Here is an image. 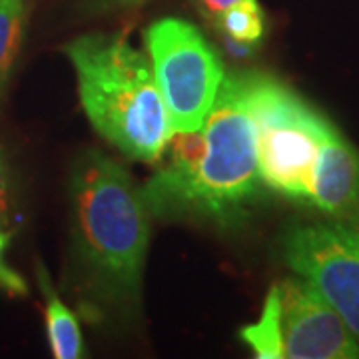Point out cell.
Listing matches in <instances>:
<instances>
[{
	"label": "cell",
	"mask_w": 359,
	"mask_h": 359,
	"mask_svg": "<svg viewBox=\"0 0 359 359\" xmlns=\"http://www.w3.org/2000/svg\"><path fill=\"white\" fill-rule=\"evenodd\" d=\"M70 214L78 308L92 321L132 320L152 224L144 194L118 162L88 150L72 166Z\"/></svg>",
	"instance_id": "1"
},
{
	"label": "cell",
	"mask_w": 359,
	"mask_h": 359,
	"mask_svg": "<svg viewBox=\"0 0 359 359\" xmlns=\"http://www.w3.org/2000/svg\"><path fill=\"white\" fill-rule=\"evenodd\" d=\"M62 52L92 128L132 160L158 164L172 128L146 54L124 34H86Z\"/></svg>",
	"instance_id": "2"
},
{
	"label": "cell",
	"mask_w": 359,
	"mask_h": 359,
	"mask_svg": "<svg viewBox=\"0 0 359 359\" xmlns=\"http://www.w3.org/2000/svg\"><path fill=\"white\" fill-rule=\"evenodd\" d=\"M205 154L200 162L192 208L219 224L244 218L259 190L256 130L248 108L245 74L224 78L204 122Z\"/></svg>",
	"instance_id": "3"
},
{
	"label": "cell",
	"mask_w": 359,
	"mask_h": 359,
	"mask_svg": "<svg viewBox=\"0 0 359 359\" xmlns=\"http://www.w3.org/2000/svg\"><path fill=\"white\" fill-rule=\"evenodd\" d=\"M245 94L262 184L290 200L309 202L313 166L332 122L268 74H245Z\"/></svg>",
	"instance_id": "4"
},
{
	"label": "cell",
	"mask_w": 359,
	"mask_h": 359,
	"mask_svg": "<svg viewBox=\"0 0 359 359\" xmlns=\"http://www.w3.org/2000/svg\"><path fill=\"white\" fill-rule=\"evenodd\" d=\"M144 44L172 132L204 128L226 68L198 26L182 18H160L146 28Z\"/></svg>",
	"instance_id": "5"
},
{
	"label": "cell",
	"mask_w": 359,
	"mask_h": 359,
	"mask_svg": "<svg viewBox=\"0 0 359 359\" xmlns=\"http://www.w3.org/2000/svg\"><path fill=\"white\" fill-rule=\"evenodd\" d=\"M285 266L311 283L359 341V233L344 224H297L282 240Z\"/></svg>",
	"instance_id": "6"
},
{
	"label": "cell",
	"mask_w": 359,
	"mask_h": 359,
	"mask_svg": "<svg viewBox=\"0 0 359 359\" xmlns=\"http://www.w3.org/2000/svg\"><path fill=\"white\" fill-rule=\"evenodd\" d=\"M287 359H358L359 341L321 294L295 276L278 283Z\"/></svg>",
	"instance_id": "7"
},
{
	"label": "cell",
	"mask_w": 359,
	"mask_h": 359,
	"mask_svg": "<svg viewBox=\"0 0 359 359\" xmlns=\"http://www.w3.org/2000/svg\"><path fill=\"white\" fill-rule=\"evenodd\" d=\"M205 154L204 128L172 132L160 156V170L142 188L154 216L186 214L192 208L200 162Z\"/></svg>",
	"instance_id": "8"
},
{
	"label": "cell",
	"mask_w": 359,
	"mask_h": 359,
	"mask_svg": "<svg viewBox=\"0 0 359 359\" xmlns=\"http://www.w3.org/2000/svg\"><path fill=\"white\" fill-rule=\"evenodd\" d=\"M309 204L332 218L347 216L359 205V152L334 124L325 130L320 144Z\"/></svg>",
	"instance_id": "9"
},
{
	"label": "cell",
	"mask_w": 359,
	"mask_h": 359,
	"mask_svg": "<svg viewBox=\"0 0 359 359\" xmlns=\"http://www.w3.org/2000/svg\"><path fill=\"white\" fill-rule=\"evenodd\" d=\"M36 280L44 295V320L52 355L56 359H80L86 355L82 332L76 316L66 308V304L52 287L50 276L42 262H36Z\"/></svg>",
	"instance_id": "10"
},
{
	"label": "cell",
	"mask_w": 359,
	"mask_h": 359,
	"mask_svg": "<svg viewBox=\"0 0 359 359\" xmlns=\"http://www.w3.org/2000/svg\"><path fill=\"white\" fill-rule=\"evenodd\" d=\"M240 339L254 351L257 359H282V308L278 283L271 285L266 295L262 316L256 323L240 330Z\"/></svg>",
	"instance_id": "11"
},
{
	"label": "cell",
	"mask_w": 359,
	"mask_h": 359,
	"mask_svg": "<svg viewBox=\"0 0 359 359\" xmlns=\"http://www.w3.org/2000/svg\"><path fill=\"white\" fill-rule=\"evenodd\" d=\"M25 16L26 0H0V94L22 46Z\"/></svg>",
	"instance_id": "12"
},
{
	"label": "cell",
	"mask_w": 359,
	"mask_h": 359,
	"mask_svg": "<svg viewBox=\"0 0 359 359\" xmlns=\"http://www.w3.org/2000/svg\"><path fill=\"white\" fill-rule=\"evenodd\" d=\"M214 22L226 36H230L233 42L242 44V46L257 44L264 39V30H266L264 28V11H262L259 2L238 4L218 16Z\"/></svg>",
	"instance_id": "13"
},
{
	"label": "cell",
	"mask_w": 359,
	"mask_h": 359,
	"mask_svg": "<svg viewBox=\"0 0 359 359\" xmlns=\"http://www.w3.org/2000/svg\"><path fill=\"white\" fill-rule=\"evenodd\" d=\"M8 242H11V236L6 231H0V290L6 292L8 295L22 297V295H28V285H26L25 278H20L4 262V252L8 248Z\"/></svg>",
	"instance_id": "14"
},
{
	"label": "cell",
	"mask_w": 359,
	"mask_h": 359,
	"mask_svg": "<svg viewBox=\"0 0 359 359\" xmlns=\"http://www.w3.org/2000/svg\"><path fill=\"white\" fill-rule=\"evenodd\" d=\"M13 210V190H11V170L6 156L0 148V226L8 219Z\"/></svg>",
	"instance_id": "15"
},
{
	"label": "cell",
	"mask_w": 359,
	"mask_h": 359,
	"mask_svg": "<svg viewBox=\"0 0 359 359\" xmlns=\"http://www.w3.org/2000/svg\"><path fill=\"white\" fill-rule=\"evenodd\" d=\"M245 2H257V0H194L196 8L210 20H216L226 11H230L238 4H245Z\"/></svg>",
	"instance_id": "16"
},
{
	"label": "cell",
	"mask_w": 359,
	"mask_h": 359,
	"mask_svg": "<svg viewBox=\"0 0 359 359\" xmlns=\"http://www.w3.org/2000/svg\"><path fill=\"white\" fill-rule=\"evenodd\" d=\"M146 0H88V11L92 13H112V11H128L144 4Z\"/></svg>",
	"instance_id": "17"
}]
</instances>
